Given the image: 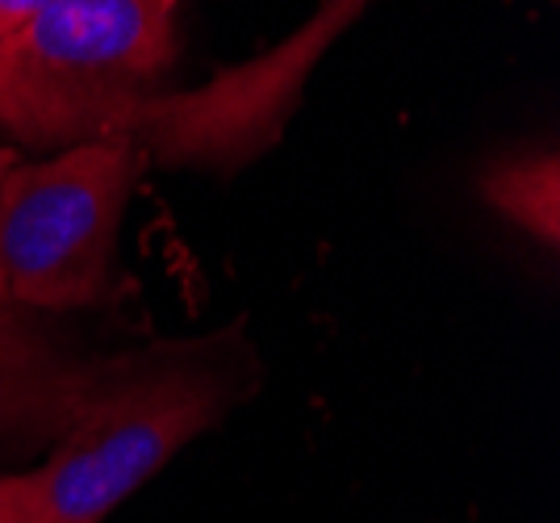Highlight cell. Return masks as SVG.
I'll return each mask as SVG.
<instances>
[{
  "mask_svg": "<svg viewBox=\"0 0 560 523\" xmlns=\"http://www.w3.org/2000/svg\"><path fill=\"white\" fill-rule=\"evenodd\" d=\"M238 332L117 357L47 461L18 477L25 523H105L243 398Z\"/></svg>",
  "mask_w": 560,
  "mask_h": 523,
  "instance_id": "obj_1",
  "label": "cell"
},
{
  "mask_svg": "<svg viewBox=\"0 0 560 523\" xmlns=\"http://www.w3.org/2000/svg\"><path fill=\"white\" fill-rule=\"evenodd\" d=\"M176 50V0H50L0 43V139L55 155L117 135Z\"/></svg>",
  "mask_w": 560,
  "mask_h": 523,
  "instance_id": "obj_2",
  "label": "cell"
},
{
  "mask_svg": "<svg viewBox=\"0 0 560 523\" xmlns=\"http://www.w3.org/2000/svg\"><path fill=\"white\" fill-rule=\"evenodd\" d=\"M147 164L126 135L18 160L0 185V289L34 314L96 306Z\"/></svg>",
  "mask_w": 560,
  "mask_h": 523,
  "instance_id": "obj_3",
  "label": "cell"
},
{
  "mask_svg": "<svg viewBox=\"0 0 560 523\" xmlns=\"http://www.w3.org/2000/svg\"><path fill=\"white\" fill-rule=\"evenodd\" d=\"M364 9L369 0H323L272 50L213 75L192 93H160L142 101L117 135L135 139L155 164L234 167L256 160L264 147L277 143L323 50Z\"/></svg>",
  "mask_w": 560,
  "mask_h": 523,
  "instance_id": "obj_4",
  "label": "cell"
},
{
  "mask_svg": "<svg viewBox=\"0 0 560 523\" xmlns=\"http://www.w3.org/2000/svg\"><path fill=\"white\" fill-rule=\"evenodd\" d=\"M117 357H80L0 289V440H55Z\"/></svg>",
  "mask_w": 560,
  "mask_h": 523,
  "instance_id": "obj_5",
  "label": "cell"
},
{
  "mask_svg": "<svg viewBox=\"0 0 560 523\" xmlns=\"http://www.w3.org/2000/svg\"><path fill=\"white\" fill-rule=\"evenodd\" d=\"M481 197L544 247L560 243V164L552 151L498 160L481 176Z\"/></svg>",
  "mask_w": 560,
  "mask_h": 523,
  "instance_id": "obj_6",
  "label": "cell"
},
{
  "mask_svg": "<svg viewBox=\"0 0 560 523\" xmlns=\"http://www.w3.org/2000/svg\"><path fill=\"white\" fill-rule=\"evenodd\" d=\"M50 0H0V43L9 34H18L34 13H43Z\"/></svg>",
  "mask_w": 560,
  "mask_h": 523,
  "instance_id": "obj_7",
  "label": "cell"
},
{
  "mask_svg": "<svg viewBox=\"0 0 560 523\" xmlns=\"http://www.w3.org/2000/svg\"><path fill=\"white\" fill-rule=\"evenodd\" d=\"M0 523H25L22 495H18V477L0 474Z\"/></svg>",
  "mask_w": 560,
  "mask_h": 523,
  "instance_id": "obj_8",
  "label": "cell"
},
{
  "mask_svg": "<svg viewBox=\"0 0 560 523\" xmlns=\"http://www.w3.org/2000/svg\"><path fill=\"white\" fill-rule=\"evenodd\" d=\"M18 164V151L0 139V185H4V176H9V167Z\"/></svg>",
  "mask_w": 560,
  "mask_h": 523,
  "instance_id": "obj_9",
  "label": "cell"
}]
</instances>
